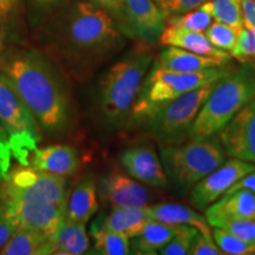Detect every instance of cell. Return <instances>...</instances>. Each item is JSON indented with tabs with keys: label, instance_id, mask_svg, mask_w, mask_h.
I'll return each mask as SVG.
<instances>
[{
	"label": "cell",
	"instance_id": "6da1fadb",
	"mask_svg": "<svg viewBox=\"0 0 255 255\" xmlns=\"http://www.w3.org/2000/svg\"><path fill=\"white\" fill-rule=\"evenodd\" d=\"M45 34L66 70L83 77L121 45L124 33L103 8L76 0L51 20Z\"/></svg>",
	"mask_w": 255,
	"mask_h": 255
},
{
	"label": "cell",
	"instance_id": "7a4b0ae2",
	"mask_svg": "<svg viewBox=\"0 0 255 255\" xmlns=\"http://www.w3.org/2000/svg\"><path fill=\"white\" fill-rule=\"evenodd\" d=\"M0 71L13 83L41 131L59 137L71 128V100L56 66L36 50L0 56Z\"/></svg>",
	"mask_w": 255,
	"mask_h": 255
},
{
	"label": "cell",
	"instance_id": "3957f363",
	"mask_svg": "<svg viewBox=\"0 0 255 255\" xmlns=\"http://www.w3.org/2000/svg\"><path fill=\"white\" fill-rule=\"evenodd\" d=\"M68 194L65 178L21 165L8 171L0 184V207L15 228L51 237L65 220Z\"/></svg>",
	"mask_w": 255,
	"mask_h": 255
},
{
	"label": "cell",
	"instance_id": "277c9868",
	"mask_svg": "<svg viewBox=\"0 0 255 255\" xmlns=\"http://www.w3.org/2000/svg\"><path fill=\"white\" fill-rule=\"evenodd\" d=\"M152 62L148 50L136 49L108 70L98 88V111L104 123L116 129L130 111Z\"/></svg>",
	"mask_w": 255,
	"mask_h": 255
},
{
	"label": "cell",
	"instance_id": "5b68a950",
	"mask_svg": "<svg viewBox=\"0 0 255 255\" xmlns=\"http://www.w3.org/2000/svg\"><path fill=\"white\" fill-rule=\"evenodd\" d=\"M255 100V68L250 64L218 82L208 100L197 114L191 127L189 139H206L214 137L229 121Z\"/></svg>",
	"mask_w": 255,
	"mask_h": 255
},
{
	"label": "cell",
	"instance_id": "8992f818",
	"mask_svg": "<svg viewBox=\"0 0 255 255\" xmlns=\"http://www.w3.org/2000/svg\"><path fill=\"white\" fill-rule=\"evenodd\" d=\"M231 72V69L223 66L199 72H174L159 68L154 63L143 79L128 121L130 123L143 124L169 102L208 83L221 81Z\"/></svg>",
	"mask_w": 255,
	"mask_h": 255
},
{
	"label": "cell",
	"instance_id": "52a82bcc",
	"mask_svg": "<svg viewBox=\"0 0 255 255\" xmlns=\"http://www.w3.org/2000/svg\"><path fill=\"white\" fill-rule=\"evenodd\" d=\"M159 154L169 182L186 191L220 167L227 152L221 142L209 137L159 146Z\"/></svg>",
	"mask_w": 255,
	"mask_h": 255
},
{
	"label": "cell",
	"instance_id": "ba28073f",
	"mask_svg": "<svg viewBox=\"0 0 255 255\" xmlns=\"http://www.w3.org/2000/svg\"><path fill=\"white\" fill-rule=\"evenodd\" d=\"M0 124L7 133L12 157L21 165L30 164V156L41 142V129L14 84L0 71Z\"/></svg>",
	"mask_w": 255,
	"mask_h": 255
},
{
	"label": "cell",
	"instance_id": "9c48e42d",
	"mask_svg": "<svg viewBox=\"0 0 255 255\" xmlns=\"http://www.w3.org/2000/svg\"><path fill=\"white\" fill-rule=\"evenodd\" d=\"M218 82L194 89L163 105L143 123L148 135L156 139L159 146L186 142L197 114Z\"/></svg>",
	"mask_w": 255,
	"mask_h": 255
},
{
	"label": "cell",
	"instance_id": "30bf717a",
	"mask_svg": "<svg viewBox=\"0 0 255 255\" xmlns=\"http://www.w3.org/2000/svg\"><path fill=\"white\" fill-rule=\"evenodd\" d=\"M255 169L252 162L239 158L226 159L212 173L191 188L190 201L196 208L207 209L225 195L238 181Z\"/></svg>",
	"mask_w": 255,
	"mask_h": 255
},
{
	"label": "cell",
	"instance_id": "8fae6325",
	"mask_svg": "<svg viewBox=\"0 0 255 255\" xmlns=\"http://www.w3.org/2000/svg\"><path fill=\"white\" fill-rule=\"evenodd\" d=\"M168 15L155 0H124V30L127 36L152 44L159 40Z\"/></svg>",
	"mask_w": 255,
	"mask_h": 255
},
{
	"label": "cell",
	"instance_id": "7c38bea8",
	"mask_svg": "<svg viewBox=\"0 0 255 255\" xmlns=\"http://www.w3.org/2000/svg\"><path fill=\"white\" fill-rule=\"evenodd\" d=\"M218 135L229 156L255 164V100L242 108Z\"/></svg>",
	"mask_w": 255,
	"mask_h": 255
},
{
	"label": "cell",
	"instance_id": "4fadbf2b",
	"mask_svg": "<svg viewBox=\"0 0 255 255\" xmlns=\"http://www.w3.org/2000/svg\"><path fill=\"white\" fill-rule=\"evenodd\" d=\"M121 167L135 180L156 189H167L169 180L157 152L150 145H131L120 155Z\"/></svg>",
	"mask_w": 255,
	"mask_h": 255
},
{
	"label": "cell",
	"instance_id": "5bb4252c",
	"mask_svg": "<svg viewBox=\"0 0 255 255\" xmlns=\"http://www.w3.org/2000/svg\"><path fill=\"white\" fill-rule=\"evenodd\" d=\"M101 193L113 207H146L151 200L150 191L139 181L116 168L101 178Z\"/></svg>",
	"mask_w": 255,
	"mask_h": 255
},
{
	"label": "cell",
	"instance_id": "9a60e30c",
	"mask_svg": "<svg viewBox=\"0 0 255 255\" xmlns=\"http://www.w3.org/2000/svg\"><path fill=\"white\" fill-rule=\"evenodd\" d=\"M31 167L45 173L68 177L77 174L81 159L77 150L68 144H55L37 148L30 156Z\"/></svg>",
	"mask_w": 255,
	"mask_h": 255
},
{
	"label": "cell",
	"instance_id": "2e32d148",
	"mask_svg": "<svg viewBox=\"0 0 255 255\" xmlns=\"http://www.w3.org/2000/svg\"><path fill=\"white\" fill-rule=\"evenodd\" d=\"M210 226L220 220L255 219V194L246 189L228 191L206 210Z\"/></svg>",
	"mask_w": 255,
	"mask_h": 255
},
{
	"label": "cell",
	"instance_id": "e0dca14e",
	"mask_svg": "<svg viewBox=\"0 0 255 255\" xmlns=\"http://www.w3.org/2000/svg\"><path fill=\"white\" fill-rule=\"evenodd\" d=\"M159 41L165 46H176L190 52L220 59H231L227 51L220 50L210 43L203 32L189 31L173 25H167L162 32Z\"/></svg>",
	"mask_w": 255,
	"mask_h": 255
},
{
	"label": "cell",
	"instance_id": "ac0fdd59",
	"mask_svg": "<svg viewBox=\"0 0 255 255\" xmlns=\"http://www.w3.org/2000/svg\"><path fill=\"white\" fill-rule=\"evenodd\" d=\"M159 68L174 72H199L213 68H221L229 60L213 58L190 52L181 47L167 46L155 62Z\"/></svg>",
	"mask_w": 255,
	"mask_h": 255
},
{
	"label": "cell",
	"instance_id": "d6986e66",
	"mask_svg": "<svg viewBox=\"0 0 255 255\" xmlns=\"http://www.w3.org/2000/svg\"><path fill=\"white\" fill-rule=\"evenodd\" d=\"M149 219L155 221L170 223V225H188L195 227L201 234L213 238L210 225L205 216L186 206L177 203H156L146 206Z\"/></svg>",
	"mask_w": 255,
	"mask_h": 255
},
{
	"label": "cell",
	"instance_id": "ffe728a7",
	"mask_svg": "<svg viewBox=\"0 0 255 255\" xmlns=\"http://www.w3.org/2000/svg\"><path fill=\"white\" fill-rule=\"evenodd\" d=\"M98 209L97 190L90 174L83 176L76 184L71 195L68 197L65 219L85 223L96 214Z\"/></svg>",
	"mask_w": 255,
	"mask_h": 255
},
{
	"label": "cell",
	"instance_id": "44dd1931",
	"mask_svg": "<svg viewBox=\"0 0 255 255\" xmlns=\"http://www.w3.org/2000/svg\"><path fill=\"white\" fill-rule=\"evenodd\" d=\"M184 225H170L150 220L138 235L131 238V250L136 254H158Z\"/></svg>",
	"mask_w": 255,
	"mask_h": 255
},
{
	"label": "cell",
	"instance_id": "7402d4cb",
	"mask_svg": "<svg viewBox=\"0 0 255 255\" xmlns=\"http://www.w3.org/2000/svg\"><path fill=\"white\" fill-rule=\"evenodd\" d=\"M52 254L79 255L85 253L90 246L85 223L65 219L53 235L49 237Z\"/></svg>",
	"mask_w": 255,
	"mask_h": 255
},
{
	"label": "cell",
	"instance_id": "603a6c76",
	"mask_svg": "<svg viewBox=\"0 0 255 255\" xmlns=\"http://www.w3.org/2000/svg\"><path fill=\"white\" fill-rule=\"evenodd\" d=\"M148 221L150 219L146 207H113L102 226L131 239L142 232Z\"/></svg>",
	"mask_w": 255,
	"mask_h": 255
},
{
	"label": "cell",
	"instance_id": "cb8c5ba5",
	"mask_svg": "<svg viewBox=\"0 0 255 255\" xmlns=\"http://www.w3.org/2000/svg\"><path fill=\"white\" fill-rule=\"evenodd\" d=\"M52 254L49 238L28 228L18 227L0 251V255H45Z\"/></svg>",
	"mask_w": 255,
	"mask_h": 255
},
{
	"label": "cell",
	"instance_id": "d4e9b609",
	"mask_svg": "<svg viewBox=\"0 0 255 255\" xmlns=\"http://www.w3.org/2000/svg\"><path fill=\"white\" fill-rule=\"evenodd\" d=\"M91 235L95 239L96 253L103 255L130 254L129 238L126 235L104 228L98 222L92 226Z\"/></svg>",
	"mask_w": 255,
	"mask_h": 255
},
{
	"label": "cell",
	"instance_id": "484cf974",
	"mask_svg": "<svg viewBox=\"0 0 255 255\" xmlns=\"http://www.w3.org/2000/svg\"><path fill=\"white\" fill-rule=\"evenodd\" d=\"M200 7L208 12L215 21L237 30L245 27L241 0H207Z\"/></svg>",
	"mask_w": 255,
	"mask_h": 255
},
{
	"label": "cell",
	"instance_id": "4316f807",
	"mask_svg": "<svg viewBox=\"0 0 255 255\" xmlns=\"http://www.w3.org/2000/svg\"><path fill=\"white\" fill-rule=\"evenodd\" d=\"M212 23V15L201 7L191 9L183 14L169 15L167 19V25L196 32H205Z\"/></svg>",
	"mask_w": 255,
	"mask_h": 255
},
{
	"label": "cell",
	"instance_id": "83f0119b",
	"mask_svg": "<svg viewBox=\"0 0 255 255\" xmlns=\"http://www.w3.org/2000/svg\"><path fill=\"white\" fill-rule=\"evenodd\" d=\"M212 235L216 245L223 252V254L248 255L255 253V245L242 241L239 238L231 234V233L223 231L221 228L214 227V229L212 231Z\"/></svg>",
	"mask_w": 255,
	"mask_h": 255
},
{
	"label": "cell",
	"instance_id": "f1b7e54d",
	"mask_svg": "<svg viewBox=\"0 0 255 255\" xmlns=\"http://www.w3.org/2000/svg\"><path fill=\"white\" fill-rule=\"evenodd\" d=\"M239 31L240 30L215 21V23L210 24V26L205 31V34L215 47L231 52L237 45Z\"/></svg>",
	"mask_w": 255,
	"mask_h": 255
},
{
	"label": "cell",
	"instance_id": "f546056e",
	"mask_svg": "<svg viewBox=\"0 0 255 255\" xmlns=\"http://www.w3.org/2000/svg\"><path fill=\"white\" fill-rule=\"evenodd\" d=\"M229 53L242 64H250L255 68V30L242 27L239 31L237 45Z\"/></svg>",
	"mask_w": 255,
	"mask_h": 255
},
{
	"label": "cell",
	"instance_id": "4dcf8cb0",
	"mask_svg": "<svg viewBox=\"0 0 255 255\" xmlns=\"http://www.w3.org/2000/svg\"><path fill=\"white\" fill-rule=\"evenodd\" d=\"M212 227L221 228L248 244L255 245V219L220 220Z\"/></svg>",
	"mask_w": 255,
	"mask_h": 255
},
{
	"label": "cell",
	"instance_id": "1f68e13d",
	"mask_svg": "<svg viewBox=\"0 0 255 255\" xmlns=\"http://www.w3.org/2000/svg\"><path fill=\"white\" fill-rule=\"evenodd\" d=\"M199 231L193 226L184 225L181 232H178L170 241L158 251L162 255H187L189 254L191 241Z\"/></svg>",
	"mask_w": 255,
	"mask_h": 255
},
{
	"label": "cell",
	"instance_id": "d6a6232c",
	"mask_svg": "<svg viewBox=\"0 0 255 255\" xmlns=\"http://www.w3.org/2000/svg\"><path fill=\"white\" fill-rule=\"evenodd\" d=\"M207 0H155V2L165 14L178 15L200 7Z\"/></svg>",
	"mask_w": 255,
	"mask_h": 255
},
{
	"label": "cell",
	"instance_id": "836d02e7",
	"mask_svg": "<svg viewBox=\"0 0 255 255\" xmlns=\"http://www.w3.org/2000/svg\"><path fill=\"white\" fill-rule=\"evenodd\" d=\"M191 255H221L223 252L216 245L213 238H208L199 232L191 241L189 250Z\"/></svg>",
	"mask_w": 255,
	"mask_h": 255
},
{
	"label": "cell",
	"instance_id": "e575fe53",
	"mask_svg": "<svg viewBox=\"0 0 255 255\" xmlns=\"http://www.w3.org/2000/svg\"><path fill=\"white\" fill-rule=\"evenodd\" d=\"M107 11L115 19L121 31L124 30V0H89Z\"/></svg>",
	"mask_w": 255,
	"mask_h": 255
},
{
	"label": "cell",
	"instance_id": "d590c367",
	"mask_svg": "<svg viewBox=\"0 0 255 255\" xmlns=\"http://www.w3.org/2000/svg\"><path fill=\"white\" fill-rule=\"evenodd\" d=\"M66 0H30V4L34 13L37 15H43L59 7Z\"/></svg>",
	"mask_w": 255,
	"mask_h": 255
},
{
	"label": "cell",
	"instance_id": "8d00e7d4",
	"mask_svg": "<svg viewBox=\"0 0 255 255\" xmlns=\"http://www.w3.org/2000/svg\"><path fill=\"white\" fill-rule=\"evenodd\" d=\"M12 158L13 157H12V151H11V146H9L8 136L4 130V128H2L1 124H0V161H1L6 167L9 168Z\"/></svg>",
	"mask_w": 255,
	"mask_h": 255
},
{
	"label": "cell",
	"instance_id": "74e56055",
	"mask_svg": "<svg viewBox=\"0 0 255 255\" xmlns=\"http://www.w3.org/2000/svg\"><path fill=\"white\" fill-rule=\"evenodd\" d=\"M245 27L255 30V0H241Z\"/></svg>",
	"mask_w": 255,
	"mask_h": 255
},
{
	"label": "cell",
	"instance_id": "f35d334b",
	"mask_svg": "<svg viewBox=\"0 0 255 255\" xmlns=\"http://www.w3.org/2000/svg\"><path fill=\"white\" fill-rule=\"evenodd\" d=\"M15 229L17 228L6 219L4 212L0 207V251L5 246V244L8 241V239L11 238Z\"/></svg>",
	"mask_w": 255,
	"mask_h": 255
},
{
	"label": "cell",
	"instance_id": "ab89813d",
	"mask_svg": "<svg viewBox=\"0 0 255 255\" xmlns=\"http://www.w3.org/2000/svg\"><path fill=\"white\" fill-rule=\"evenodd\" d=\"M237 189H246L255 194V169L253 171H251L250 174L246 175L245 177H242L240 181H238V182L235 183L228 191H233Z\"/></svg>",
	"mask_w": 255,
	"mask_h": 255
},
{
	"label": "cell",
	"instance_id": "60d3db41",
	"mask_svg": "<svg viewBox=\"0 0 255 255\" xmlns=\"http://www.w3.org/2000/svg\"><path fill=\"white\" fill-rule=\"evenodd\" d=\"M17 4L18 0H0V17L11 13Z\"/></svg>",
	"mask_w": 255,
	"mask_h": 255
},
{
	"label": "cell",
	"instance_id": "b9f144b4",
	"mask_svg": "<svg viewBox=\"0 0 255 255\" xmlns=\"http://www.w3.org/2000/svg\"><path fill=\"white\" fill-rule=\"evenodd\" d=\"M8 171H9V168L6 167V165L0 161V184L6 180V177H7L8 175Z\"/></svg>",
	"mask_w": 255,
	"mask_h": 255
},
{
	"label": "cell",
	"instance_id": "7bdbcfd3",
	"mask_svg": "<svg viewBox=\"0 0 255 255\" xmlns=\"http://www.w3.org/2000/svg\"><path fill=\"white\" fill-rule=\"evenodd\" d=\"M5 49V41H4V33H2L1 26H0V56L2 55Z\"/></svg>",
	"mask_w": 255,
	"mask_h": 255
},
{
	"label": "cell",
	"instance_id": "ee69618b",
	"mask_svg": "<svg viewBox=\"0 0 255 255\" xmlns=\"http://www.w3.org/2000/svg\"><path fill=\"white\" fill-rule=\"evenodd\" d=\"M254 254H255V253H254Z\"/></svg>",
	"mask_w": 255,
	"mask_h": 255
}]
</instances>
